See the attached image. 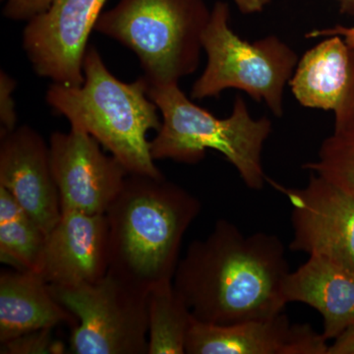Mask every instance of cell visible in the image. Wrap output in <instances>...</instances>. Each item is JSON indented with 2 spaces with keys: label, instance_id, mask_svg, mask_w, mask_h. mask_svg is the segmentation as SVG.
<instances>
[{
  "label": "cell",
  "instance_id": "22",
  "mask_svg": "<svg viewBox=\"0 0 354 354\" xmlns=\"http://www.w3.org/2000/svg\"><path fill=\"white\" fill-rule=\"evenodd\" d=\"M351 69L348 87L335 111V131H354V48H349Z\"/></svg>",
  "mask_w": 354,
  "mask_h": 354
},
{
  "label": "cell",
  "instance_id": "13",
  "mask_svg": "<svg viewBox=\"0 0 354 354\" xmlns=\"http://www.w3.org/2000/svg\"><path fill=\"white\" fill-rule=\"evenodd\" d=\"M0 187L12 195L46 234L62 216L50 145L28 125L1 136Z\"/></svg>",
  "mask_w": 354,
  "mask_h": 354
},
{
  "label": "cell",
  "instance_id": "1",
  "mask_svg": "<svg viewBox=\"0 0 354 354\" xmlns=\"http://www.w3.org/2000/svg\"><path fill=\"white\" fill-rule=\"evenodd\" d=\"M290 272L277 235L245 234L220 218L206 239L191 242L172 283L197 321L232 325L283 313Z\"/></svg>",
  "mask_w": 354,
  "mask_h": 354
},
{
  "label": "cell",
  "instance_id": "24",
  "mask_svg": "<svg viewBox=\"0 0 354 354\" xmlns=\"http://www.w3.org/2000/svg\"><path fill=\"white\" fill-rule=\"evenodd\" d=\"M328 354H354V323L333 339Z\"/></svg>",
  "mask_w": 354,
  "mask_h": 354
},
{
  "label": "cell",
  "instance_id": "6",
  "mask_svg": "<svg viewBox=\"0 0 354 354\" xmlns=\"http://www.w3.org/2000/svg\"><path fill=\"white\" fill-rule=\"evenodd\" d=\"M230 18L227 2L216 1L202 37L206 67L193 84L191 97L209 99L237 88L281 118L286 86L299 62L297 53L274 35L254 43L244 41L232 31Z\"/></svg>",
  "mask_w": 354,
  "mask_h": 354
},
{
  "label": "cell",
  "instance_id": "10",
  "mask_svg": "<svg viewBox=\"0 0 354 354\" xmlns=\"http://www.w3.org/2000/svg\"><path fill=\"white\" fill-rule=\"evenodd\" d=\"M48 145L62 212L106 214L129 172L82 130L53 132Z\"/></svg>",
  "mask_w": 354,
  "mask_h": 354
},
{
  "label": "cell",
  "instance_id": "2",
  "mask_svg": "<svg viewBox=\"0 0 354 354\" xmlns=\"http://www.w3.org/2000/svg\"><path fill=\"white\" fill-rule=\"evenodd\" d=\"M200 200L165 176L128 174L106 213L109 271L150 291L172 281Z\"/></svg>",
  "mask_w": 354,
  "mask_h": 354
},
{
  "label": "cell",
  "instance_id": "8",
  "mask_svg": "<svg viewBox=\"0 0 354 354\" xmlns=\"http://www.w3.org/2000/svg\"><path fill=\"white\" fill-rule=\"evenodd\" d=\"M106 2L53 0L46 11L28 21L23 48L37 75L70 87L82 85L88 38Z\"/></svg>",
  "mask_w": 354,
  "mask_h": 354
},
{
  "label": "cell",
  "instance_id": "21",
  "mask_svg": "<svg viewBox=\"0 0 354 354\" xmlns=\"http://www.w3.org/2000/svg\"><path fill=\"white\" fill-rule=\"evenodd\" d=\"M16 88V81L6 72L0 73V133L6 135L15 130L17 123L15 101L13 93Z\"/></svg>",
  "mask_w": 354,
  "mask_h": 354
},
{
  "label": "cell",
  "instance_id": "19",
  "mask_svg": "<svg viewBox=\"0 0 354 354\" xmlns=\"http://www.w3.org/2000/svg\"><path fill=\"white\" fill-rule=\"evenodd\" d=\"M354 200V131H334L321 144L318 157L304 165Z\"/></svg>",
  "mask_w": 354,
  "mask_h": 354
},
{
  "label": "cell",
  "instance_id": "20",
  "mask_svg": "<svg viewBox=\"0 0 354 354\" xmlns=\"http://www.w3.org/2000/svg\"><path fill=\"white\" fill-rule=\"evenodd\" d=\"M44 329L29 333L1 344V353H62V348H57L53 342L50 332Z\"/></svg>",
  "mask_w": 354,
  "mask_h": 354
},
{
  "label": "cell",
  "instance_id": "27",
  "mask_svg": "<svg viewBox=\"0 0 354 354\" xmlns=\"http://www.w3.org/2000/svg\"><path fill=\"white\" fill-rule=\"evenodd\" d=\"M353 29H354V27H353Z\"/></svg>",
  "mask_w": 354,
  "mask_h": 354
},
{
  "label": "cell",
  "instance_id": "12",
  "mask_svg": "<svg viewBox=\"0 0 354 354\" xmlns=\"http://www.w3.org/2000/svg\"><path fill=\"white\" fill-rule=\"evenodd\" d=\"M308 324H292L285 313L232 325L194 318L187 354H328L330 344Z\"/></svg>",
  "mask_w": 354,
  "mask_h": 354
},
{
  "label": "cell",
  "instance_id": "7",
  "mask_svg": "<svg viewBox=\"0 0 354 354\" xmlns=\"http://www.w3.org/2000/svg\"><path fill=\"white\" fill-rule=\"evenodd\" d=\"M50 288L78 321L70 353L148 354V290L109 271L88 285Z\"/></svg>",
  "mask_w": 354,
  "mask_h": 354
},
{
  "label": "cell",
  "instance_id": "14",
  "mask_svg": "<svg viewBox=\"0 0 354 354\" xmlns=\"http://www.w3.org/2000/svg\"><path fill=\"white\" fill-rule=\"evenodd\" d=\"M286 304L308 305L323 318L324 337L328 341L354 323V272L322 257L309 256L283 281Z\"/></svg>",
  "mask_w": 354,
  "mask_h": 354
},
{
  "label": "cell",
  "instance_id": "4",
  "mask_svg": "<svg viewBox=\"0 0 354 354\" xmlns=\"http://www.w3.org/2000/svg\"><path fill=\"white\" fill-rule=\"evenodd\" d=\"M148 95L162 114V127L151 141L153 160L194 165L211 149L234 165L247 187L263 189L268 177L262 152L272 130L268 116L254 118L237 95L230 115L221 120L193 104L178 83L149 84Z\"/></svg>",
  "mask_w": 354,
  "mask_h": 354
},
{
  "label": "cell",
  "instance_id": "23",
  "mask_svg": "<svg viewBox=\"0 0 354 354\" xmlns=\"http://www.w3.org/2000/svg\"><path fill=\"white\" fill-rule=\"evenodd\" d=\"M4 2V17L12 21L31 20L35 16L44 12L53 0H2Z\"/></svg>",
  "mask_w": 354,
  "mask_h": 354
},
{
  "label": "cell",
  "instance_id": "9",
  "mask_svg": "<svg viewBox=\"0 0 354 354\" xmlns=\"http://www.w3.org/2000/svg\"><path fill=\"white\" fill-rule=\"evenodd\" d=\"M290 201V250L322 257L354 272V200L310 172L304 188H288L268 177Z\"/></svg>",
  "mask_w": 354,
  "mask_h": 354
},
{
  "label": "cell",
  "instance_id": "11",
  "mask_svg": "<svg viewBox=\"0 0 354 354\" xmlns=\"http://www.w3.org/2000/svg\"><path fill=\"white\" fill-rule=\"evenodd\" d=\"M109 268L106 214L62 212L46 234L37 274L51 286L76 288L99 281Z\"/></svg>",
  "mask_w": 354,
  "mask_h": 354
},
{
  "label": "cell",
  "instance_id": "26",
  "mask_svg": "<svg viewBox=\"0 0 354 354\" xmlns=\"http://www.w3.org/2000/svg\"><path fill=\"white\" fill-rule=\"evenodd\" d=\"M243 14L260 13L271 3L272 0H232Z\"/></svg>",
  "mask_w": 354,
  "mask_h": 354
},
{
  "label": "cell",
  "instance_id": "18",
  "mask_svg": "<svg viewBox=\"0 0 354 354\" xmlns=\"http://www.w3.org/2000/svg\"><path fill=\"white\" fill-rule=\"evenodd\" d=\"M148 354L185 353L186 339L194 317L177 295L172 281L149 291Z\"/></svg>",
  "mask_w": 354,
  "mask_h": 354
},
{
  "label": "cell",
  "instance_id": "25",
  "mask_svg": "<svg viewBox=\"0 0 354 354\" xmlns=\"http://www.w3.org/2000/svg\"><path fill=\"white\" fill-rule=\"evenodd\" d=\"M339 35L342 37L349 48H354V29L353 27L346 28L342 26L328 28V29L315 30L306 35L307 38H319V37H329Z\"/></svg>",
  "mask_w": 354,
  "mask_h": 354
},
{
  "label": "cell",
  "instance_id": "15",
  "mask_svg": "<svg viewBox=\"0 0 354 354\" xmlns=\"http://www.w3.org/2000/svg\"><path fill=\"white\" fill-rule=\"evenodd\" d=\"M78 324L37 272L11 270L0 274V342L44 329Z\"/></svg>",
  "mask_w": 354,
  "mask_h": 354
},
{
  "label": "cell",
  "instance_id": "16",
  "mask_svg": "<svg viewBox=\"0 0 354 354\" xmlns=\"http://www.w3.org/2000/svg\"><path fill=\"white\" fill-rule=\"evenodd\" d=\"M349 46L339 35L329 36L299 59L290 81L291 92L302 106L335 111L349 79Z\"/></svg>",
  "mask_w": 354,
  "mask_h": 354
},
{
  "label": "cell",
  "instance_id": "17",
  "mask_svg": "<svg viewBox=\"0 0 354 354\" xmlns=\"http://www.w3.org/2000/svg\"><path fill=\"white\" fill-rule=\"evenodd\" d=\"M46 234L8 191L0 187V259L23 271H38Z\"/></svg>",
  "mask_w": 354,
  "mask_h": 354
},
{
  "label": "cell",
  "instance_id": "3",
  "mask_svg": "<svg viewBox=\"0 0 354 354\" xmlns=\"http://www.w3.org/2000/svg\"><path fill=\"white\" fill-rule=\"evenodd\" d=\"M85 80L78 87L53 83L46 100L71 128L94 137L129 174L164 176L151 153L150 130L162 127L160 109L148 95L142 76L124 83L111 74L99 51L88 46L83 64Z\"/></svg>",
  "mask_w": 354,
  "mask_h": 354
},
{
  "label": "cell",
  "instance_id": "5",
  "mask_svg": "<svg viewBox=\"0 0 354 354\" xmlns=\"http://www.w3.org/2000/svg\"><path fill=\"white\" fill-rule=\"evenodd\" d=\"M211 11L205 0H120L95 31L132 50L151 85L178 83L199 67Z\"/></svg>",
  "mask_w": 354,
  "mask_h": 354
}]
</instances>
